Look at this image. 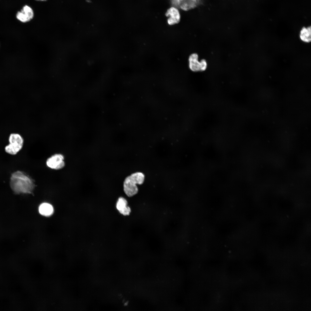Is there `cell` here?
Returning <instances> with one entry per match:
<instances>
[{
  "mask_svg": "<svg viewBox=\"0 0 311 311\" xmlns=\"http://www.w3.org/2000/svg\"><path fill=\"white\" fill-rule=\"evenodd\" d=\"M10 185L12 190L16 194L32 193L35 187L33 180L25 173L20 171L12 174Z\"/></svg>",
  "mask_w": 311,
  "mask_h": 311,
  "instance_id": "obj_1",
  "label": "cell"
},
{
  "mask_svg": "<svg viewBox=\"0 0 311 311\" xmlns=\"http://www.w3.org/2000/svg\"><path fill=\"white\" fill-rule=\"evenodd\" d=\"M145 178V175L141 172L132 174L125 179L123 183V190L128 197H132L136 194L138 191L137 184H143Z\"/></svg>",
  "mask_w": 311,
  "mask_h": 311,
  "instance_id": "obj_2",
  "label": "cell"
},
{
  "mask_svg": "<svg viewBox=\"0 0 311 311\" xmlns=\"http://www.w3.org/2000/svg\"><path fill=\"white\" fill-rule=\"evenodd\" d=\"M9 144L5 147L7 153L12 155L16 154L22 148L24 139L20 134L16 133L10 134L9 136Z\"/></svg>",
  "mask_w": 311,
  "mask_h": 311,
  "instance_id": "obj_3",
  "label": "cell"
},
{
  "mask_svg": "<svg viewBox=\"0 0 311 311\" xmlns=\"http://www.w3.org/2000/svg\"><path fill=\"white\" fill-rule=\"evenodd\" d=\"M64 157L60 153H56L47 160L46 164L49 168L55 170H60L65 166Z\"/></svg>",
  "mask_w": 311,
  "mask_h": 311,
  "instance_id": "obj_4",
  "label": "cell"
},
{
  "mask_svg": "<svg viewBox=\"0 0 311 311\" xmlns=\"http://www.w3.org/2000/svg\"><path fill=\"white\" fill-rule=\"evenodd\" d=\"M172 5L184 11H188L198 6L201 0H170Z\"/></svg>",
  "mask_w": 311,
  "mask_h": 311,
  "instance_id": "obj_5",
  "label": "cell"
},
{
  "mask_svg": "<svg viewBox=\"0 0 311 311\" xmlns=\"http://www.w3.org/2000/svg\"><path fill=\"white\" fill-rule=\"evenodd\" d=\"M34 13L32 9L27 5L24 6L22 9L16 13V18L22 23L30 21L33 18Z\"/></svg>",
  "mask_w": 311,
  "mask_h": 311,
  "instance_id": "obj_6",
  "label": "cell"
},
{
  "mask_svg": "<svg viewBox=\"0 0 311 311\" xmlns=\"http://www.w3.org/2000/svg\"><path fill=\"white\" fill-rule=\"evenodd\" d=\"M165 15L168 17L167 22L169 25H174L179 23L180 22V13L176 7H172L168 9L167 10Z\"/></svg>",
  "mask_w": 311,
  "mask_h": 311,
  "instance_id": "obj_7",
  "label": "cell"
},
{
  "mask_svg": "<svg viewBox=\"0 0 311 311\" xmlns=\"http://www.w3.org/2000/svg\"><path fill=\"white\" fill-rule=\"evenodd\" d=\"M127 200L123 197H119L116 204V208L120 213L124 216L129 215L131 212L130 208L128 206Z\"/></svg>",
  "mask_w": 311,
  "mask_h": 311,
  "instance_id": "obj_8",
  "label": "cell"
},
{
  "mask_svg": "<svg viewBox=\"0 0 311 311\" xmlns=\"http://www.w3.org/2000/svg\"><path fill=\"white\" fill-rule=\"evenodd\" d=\"M198 55L196 53L191 54L189 57V67L192 71H201V62L198 61Z\"/></svg>",
  "mask_w": 311,
  "mask_h": 311,
  "instance_id": "obj_9",
  "label": "cell"
},
{
  "mask_svg": "<svg viewBox=\"0 0 311 311\" xmlns=\"http://www.w3.org/2000/svg\"><path fill=\"white\" fill-rule=\"evenodd\" d=\"M39 211L40 214L42 215L49 217L53 214L54 208L51 204L45 202L40 205L39 207Z\"/></svg>",
  "mask_w": 311,
  "mask_h": 311,
  "instance_id": "obj_10",
  "label": "cell"
},
{
  "mask_svg": "<svg viewBox=\"0 0 311 311\" xmlns=\"http://www.w3.org/2000/svg\"><path fill=\"white\" fill-rule=\"evenodd\" d=\"M300 37L301 40L304 42H310L311 40L310 27L303 28L300 31Z\"/></svg>",
  "mask_w": 311,
  "mask_h": 311,
  "instance_id": "obj_11",
  "label": "cell"
},
{
  "mask_svg": "<svg viewBox=\"0 0 311 311\" xmlns=\"http://www.w3.org/2000/svg\"><path fill=\"white\" fill-rule=\"evenodd\" d=\"M201 62V71H205L207 67V63L206 60L204 59H202L200 61Z\"/></svg>",
  "mask_w": 311,
  "mask_h": 311,
  "instance_id": "obj_12",
  "label": "cell"
},
{
  "mask_svg": "<svg viewBox=\"0 0 311 311\" xmlns=\"http://www.w3.org/2000/svg\"><path fill=\"white\" fill-rule=\"evenodd\" d=\"M37 0L44 1V0Z\"/></svg>",
  "mask_w": 311,
  "mask_h": 311,
  "instance_id": "obj_13",
  "label": "cell"
}]
</instances>
